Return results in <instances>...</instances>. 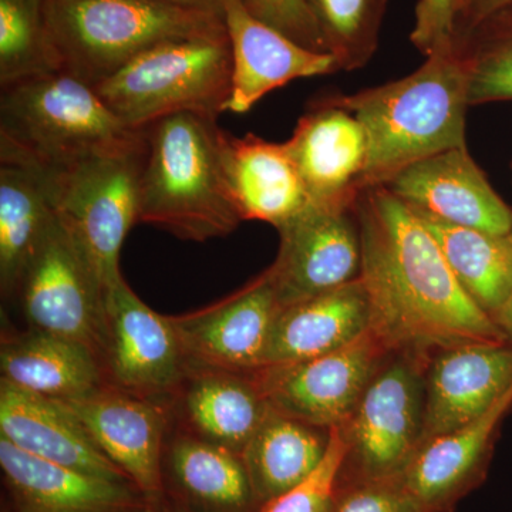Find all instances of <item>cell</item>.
Segmentation results:
<instances>
[{"mask_svg":"<svg viewBox=\"0 0 512 512\" xmlns=\"http://www.w3.org/2000/svg\"><path fill=\"white\" fill-rule=\"evenodd\" d=\"M217 117L181 111L144 128L138 224L164 229L184 241L232 234L242 218L222 161Z\"/></svg>","mask_w":512,"mask_h":512,"instance_id":"cell-3","label":"cell"},{"mask_svg":"<svg viewBox=\"0 0 512 512\" xmlns=\"http://www.w3.org/2000/svg\"><path fill=\"white\" fill-rule=\"evenodd\" d=\"M281 311L268 271L210 308L173 316L190 375L225 372L254 376L264 367L266 346Z\"/></svg>","mask_w":512,"mask_h":512,"instance_id":"cell-13","label":"cell"},{"mask_svg":"<svg viewBox=\"0 0 512 512\" xmlns=\"http://www.w3.org/2000/svg\"><path fill=\"white\" fill-rule=\"evenodd\" d=\"M383 187L419 214L491 234L510 232L512 208L494 190L467 146L424 158Z\"/></svg>","mask_w":512,"mask_h":512,"instance_id":"cell-15","label":"cell"},{"mask_svg":"<svg viewBox=\"0 0 512 512\" xmlns=\"http://www.w3.org/2000/svg\"><path fill=\"white\" fill-rule=\"evenodd\" d=\"M0 468L12 512H143L131 483L106 480L32 456L0 437Z\"/></svg>","mask_w":512,"mask_h":512,"instance_id":"cell-20","label":"cell"},{"mask_svg":"<svg viewBox=\"0 0 512 512\" xmlns=\"http://www.w3.org/2000/svg\"><path fill=\"white\" fill-rule=\"evenodd\" d=\"M470 106L512 101V3L457 37Z\"/></svg>","mask_w":512,"mask_h":512,"instance_id":"cell-30","label":"cell"},{"mask_svg":"<svg viewBox=\"0 0 512 512\" xmlns=\"http://www.w3.org/2000/svg\"><path fill=\"white\" fill-rule=\"evenodd\" d=\"M232 55L231 94L225 113L244 114L266 94L293 80L339 72L330 53L315 52L256 18L245 0H222Z\"/></svg>","mask_w":512,"mask_h":512,"instance_id":"cell-16","label":"cell"},{"mask_svg":"<svg viewBox=\"0 0 512 512\" xmlns=\"http://www.w3.org/2000/svg\"><path fill=\"white\" fill-rule=\"evenodd\" d=\"M507 237H508V239H510V244H511V248H512V222H511V229H510V232H508Z\"/></svg>","mask_w":512,"mask_h":512,"instance_id":"cell-42","label":"cell"},{"mask_svg":"<svg viewBox=\"0 0 512 512\" xmlns=\"http://www.w3.org/2000/svg\"><path fill=\"white\" fill-rule=\"evenodd\" d=\"M0 372L3 382L53 400L77 399L107 384L89 346L35 329L3 339Z\"/></svg>","mask_w":512,"mask_h":512,"instance_id":"cell-24","label":"cell"},{"mask_svg":"<svg viewBox=\"0 0 512 512\" xmlns=\"http://www.w3.org/2000/svg\"><path fill=\"white\" fill-rule=\"evenodd\" d=\"M494 322L504 333L507 342L512 345V292L507 301L493 315Z\"/></svg>","mask_w":512,"mask_h":512,"instance_id":"cell-38","label":"cell"},{"mask_svg":"<svg viewBox=\"0 0 512 512\" xmlns=\"http://www.w3.org/2000/svg\"><path fill=\"white\" fill-rule=\"evenodd\" d=\"M336 512H426L402 477L352 481L340 491Z\"/></svg>","mask_w":512,"mask_h":512,"instance_id":"cell-34","label":"cell"},{"mask_svg":"<svg viewBox=\"0 0 512 512\" xmlns=\"http://www.w3.org/2000/svg\"><path fill=\"white\" fill-rule=\"evenodd\" d=\"M231 79L227 33L153 47L94 89L124 124L143 130L181 111L218 119L225 113Z\"/></svg>","mask_w":512,"mask_h":512,"instance_id":"cell-6","label":"cell"},{"mask_svg":"<svg viewBox=\"0 0 512 512\" xmlns=\"http://www.w3.org/2000/svg\"><path fill=\"white\" fill-rule=\"evenodd\" d=\"M313 204H355L367 161L365 128L330 97L306 111L285 141Z\"/></svg>","mask_w":512,"mask_h":512,"instance_id":"cell-18","label":"cell"},{"mask_svg":"<svg viewBox=\"0 0 512 512\" xmlns=\"http://www.w3.org/2000/svg\"><path fill=\"white\" fill-rule=\"evenodd\" d=\"M164 511L165 512H195V511L185 510V508H177V507H174V508H165L164 507Z\"/></svg>","mask_w":512,"mask_h":512,"instance_id":"cell-41","label":"cell"},{"mask_svg":"<svg viewBox=\"0 0 512 512\" xmlns=\"http://www.w3.org/2000/svg\"><path fill=\"white\" fill-rule=\"evenodd\" d=\"M153 2L170 3V5L185 6V8L222 12V0H153Z\"/></svg>","mask_w":512,"mask_h":512,"instance_id":"cell-39","label":"cell"},{"mask_svg":"<svg viewBox=\"0 0 512 512\" xmlns=\"http://www.w3.org/2000/svg\"><path fill=\"white\" fill-rule=\"evenodd\" d=\"M510 168H511V174H512V161H511V164H510Z\"/></svg>","mask_w":512,"mask_h":512,"instance_id":"cell-43","label":"cell"},{"mask_svg":"<svg viewBox=\"0 0 512 512\" xmlns=\"http://www.w3.org/2000/svg\"><path fill=\"white\" fill-rule=\"evenodd\" d=\"M430 356L389 353L348 423L345 466L353 480L402 477L423 443Z\"/></svg>","mask_w":512,"mask_h":512,"instance_id":"cell-8","label":"cell"},{"mask_svg":"<svg viewBox=\"0 0 512 512\" xmlns=\"http://www.w3.org/2000/svg\"><path fill=\"white\" fill-rule=\"evenodd\" d=\"M178 396L191 433L241 456L269 410L254 377L192 372Z\"/></svg>","mask_w":512,"mask_h":512,"instance_id":"cell-26","label":"cell"},{"mask_svg":"<svg viewBox=\"0 0 512 512\" xmlns=\"http://www.w3.org/2000/svg\"><path fill=\"white\" fill-rule=\"evenodd\" d=\"M93 86L63 72L30 77L0 93V163L56 174L84 158L136 143Z\"/></svg>","mask_w":512,"mask_h":512,"instance_id":"cell-4","label":"cell"},{"mask_svg":"<svg viewBox=\"0 0 512 512\" xmlns=\"http://www.w3.org/2000/svg\"><path fill=\"white\" fill-rule=\"evenodd\" d=\"M511 389V343H474L434 353L426 370L423 443L480 419Z\"/></svg>","mask_w":512,"mask_h":512,"instance_id":"cell-17","label":"cell"},{"mask_svg":"<svg viewBox=\"0 0 512 512\" xmlns=\"http://www.w3.org/2000/svg\"><path fill=\"white\" fill-rule=\"evenodd\" d=\"M30 328L106 352L107 289L59 217L18 289Z\"/></svg>","mask_w":512,"mask_h":512,"instance_id":"cell-9","label":"cell"},{"mask_svg":"<svg viewBox=\"0 0 512 512\" xmlns=\"http://www.w3.org/2000/svg\"><path fill=\"white\" fill-rule=\"evenodd\" d=\"M370 330L390 353L508 343L494 319L464 291L419 215L386 187L355 204Z\"/></svg>","mask_w":512,"mask_h":512,"instance_id":"cell-1","label":"cell"},{"mask_svg":"<svg viewBox=\"0 0 512 512\" xmlns=\"http://www.w3.org/2000/svg\"><path fill=\"white\" fill-rule=\"evenodd\" d=\"M79 419L101 453L123 471L150 503L164 494L167 409L161 402L106 386L59 400Z\"/></svg>","mask_w":512,"mask_h":512,"instance_id":"cell-14","label":"cell"},{"mask_svg":"<svg viewBox=\"0 0 512 512\" xmlns=\"http://www.w3.org/2000/svg\"><path fill=\"white\" fill-rule=\"evenodd\" d=\"M332 99L366 131L360 191L386 185L424 158L467 146L468 74L454 47L431 53L402 79Z\"/></svg>","mask_w":512,"mask_h":512,"instance_id":"cell-2","label":"cell"},{"mask_svg":"<svg viewBox=\"0 0 512 512\" xmlns=\"http://www.w3.org/2000/svg\"><path fill=\"white\" fill-rule=\"evenodd\" d=\"M467 0H419L410 42L424 56L453 49Z\"/></svg>","mask_w":512,"mask_h":512,"instance_id":"cell-35","label":"cell"},{"mask_svg":"<svg viewBox=\"0 0 512 512\" xmlns=\"http://www.w3.org/2000/svg\"><path fill=\"white\" fill-rule=\"evenodd\" d=\"M245 3L256 18L291 37L299 45L315 52L329 53L306 0H245Z\"/></svg>","mask_w":512,"mask_h":512,"instance_id":"cell-36","label":"cell"},{"mask_svg":"<svg viewBox=\"0 0 512 512\" xmlns=\"http://www.w3.org/2000/svg\"><path fill=\"white\" fill-rule=\"evenodd\" d=\"M0 437L32 456L106 480L131 483L62 402L0 380ZM133 484V483H131Z\"/></svg>","mask_w":512,"mask_h":512,"instance_id":"cell-21","label":"cell"},{"mask_svg":"<svg viewBox=\"0 0 512 512\" xmlns=\"http://www.w3.org/2000/svg\"><path fill=\"white\" fill-rule=\"evenodd\" d=\"M511 3L512 0H467L466 8H464L460 22H458L456 39L467 33L468 30L473 29L477 23H480L487 16L493 15L494 12L511 5Z\"/></svg>","mask_w":512,"mask_h":512,"instance_id":"cell-37","label":"cell"},{"mask_svg":"<svg viewBox=\"0 0 512 512\" xmlns=\"http://www.w3.org/2000/svg\"><path fill=\"white\" fill-rule=\"evenodd\" d=\"M346 456L348 444L342 431L330 430L326 456L311 476L288 493L262 504L256 512H336Z\"/></svg>","mask_w":512,"mask_h":512,"instance_id":"cell-33","label":"cell"},{"mask_svg":"<svg viewBox=\"0 0 512 512\" xmlns=\"http://www.w3.org/2000/svg\"><path fill=\"white\" fill-rule=\"evenodd\" d=\"M143 512H165V511H164V508L158 507V501H157V503H150V501H148L146 510H144Z\"/></svg>","mask_w":512,"mask_h":512,"instance_id":"cell-40","label":"cell"},{"mask_svg":"<svg viewBox=\"0 0 512 512\" xmlns=\"http://www.w3.org/2000/svg\"><path fill=\"white\" fill-rule=\"evenodd\" d=\"M416 214L433 234L464 291L493 318L512 292L510 239L507 235L491 234L419 212Z\"/></svg>","mask_w":512,"mask_h":512,"instance_id":"cell-29","label":"cell"},{"mask_svg":"<svg viewBox=\"0 0 512 512\" xmlns=\"http://www.w3.org/2000/svg\"><path fill=\"white\" fill-rule=\"evenodd\" d=\"M330 431L269 406L264 421L242 451L256 504L274 500L306 480L328 451Z\"/></svg>","mask_w":512,"mask_h":512,"instance_id":"cell-27","label":"cell"},{"mask_svg":"<svg viewBox=\"0 0 512 512\" xmlns=\"http://www.w3.org/2000/svg\"><path fill=\"white\" fill-rule=\"evenodd\" d=\"M370 323L369 296L360 278L292 303L276 315L262 369L328 355L369 332Z\"/></svg>","mask_w":512,"mask_h":512,"instance_id":"cell-22","label":"cell"},{"mask_svg":"<svg viewBox=\"0 0 512 512\" xmlns=\"http://www.w3.org/2000/svg\"><path fill=\"white\" fill-rule=\"evenodd\" d=\"M46 0H0V89L57 72L50 53Z\"/></svg>","mask_w":512,"mask_h":512,"instance_id":"cell-31","label":"cell"},{"mask_svg":"<svg viewBox=\"0 0 512 512\" xmlns=\"http://www.w3.org/2000/svg\"><path fill=\"white\" fill-rule=\"evenodd\" d=\"M340 70L362 69L375 56L387 0H306Z\"/></svg>","mask_w":512,"mask_h":512,"instance_id":"cell-32","label":"cell"},{"mask_svg":"<svg viewBox=\"0 0 512 512\" xmlns=\"http://www.w3.org/2000/svg\"><path fill=\"white\" fill-rule=\"evenodd\" d=\"M355 204L311 202L276 229L281 244L268 274L281 308L360 278L362 248Z\"/></svg>","mask_w":512,"mask_h":512,"instance_id":"cell-12","label":"cell"},{"mask_svg":"<svg viewBox=\"0 0 512 512\" xmlns=\"http://www.w3.org/2000/svg\"><path fill=\"white\" fill-rule=\"evenodd\" d=\"M57 72L96 87L153 47L227 35L222 12L153 0H46Z\"/></svg>","mask_w":512,"mask_h":512,"instance_id":"cell-5","label":"cell"},{"mask_svg":"<svg viewBox=\"0 0 512 512\" xmlns=\"http://www.w3.org/2000/svg\"><path fill=\"white\" fill-rule=\"evenodd\" d=\"M143 137L49 175L57 217L92 262L107 291L123 279L120 252L138 224Z\"/></svg>","mask_w":512,"mask_h":512,"instance_id":"cell-7","label":"cell"},{"mask_svg":"<svg viewBox=\"0 0 512 512\" xmlns=\"http://www.w3.org/2000/svg\"><path fill=\"white\" fill-rule=\"evenodd\" d=\"M512 389L480 419L421 444L402 480L426 512H450L487 474Z\"/></svg>","mask_w":512,"mask_h":512,"instance_id":"cell-19","label":"cell"},{"mask_svg":"<svg viewBox=\"0 0 512 512\" xmlns=\"http://www.w3.org/2000/svg\"><path fill=\"white\" fill-rule=\"evenodd\" d=\"M168 471L184 498L205 512H244L256 504L247 468L239 454L197 434L174 437Z\"/></svg>","mask_w":512,"mask_h":512,"instance_id":"cell-28","label":"cell"},{"mask_svg":"<svg viewBox=\"0 0 512 512\" xmlns=\"http://www.w3.org/2000/svg\"><path fill=\"white\" fill-rule=\"evenodd\" d=\"M222 161L242 221L268 222L279 229L311 204L285 143L224 131Z\"/></svg>","mask_w":512,"mask_h":512,"instance_id":"cell-23","label":"cell"},{"mask_svg":"<svg viewBox=\"0 0 512 512\" xmlns=\"http://www.w3.org/2000/svg\"><path fill=\"white\" fill-rule=\"evenodd\" d=\"M57 211L49 175L0 163V288L18 293L30 262L55 227Z\"/></svg>","mask_w":512,"mask_h":512,"instance_id":"cell-25","label":"cell"},{"mask_svg":"<svg viewBox=\"0 0 512 512\" xmlns=\"http://www.w3.org/2000/svg\"><path fill=\"white\" fill-rule=\"evenodd\" d=\"M106 328L109 386L156 402L180 394L190 367L174 320L141 301L124 278L106 293Z\"/></svg>","mask_w":512,"mask_h":512,"instance_id":"cell-11","label":"cell"},{"mask_svg":"<svg viewBox=\"0 0 512 512\" xmlns=\"http://www.w3.org/2000/svg\"><path fill=\"white\" fill-rule=\"evenodd\" d=\"M389 353L369 330L328 355L252 377L276 412L330 431L348 423Z\"/></svg>","mask_w":512,"mask_h":512,"instance_id":"cell-10","label":"cell"}]
</instances>
